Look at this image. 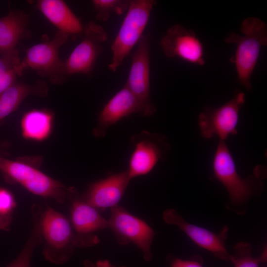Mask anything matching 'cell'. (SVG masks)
Here are the masks:
<instances>
[{"label":"cell","instance_id":"1","mask_svg":"<svg viewBox=\"0 0 267 267\" xmlns=\"http://www.w3.org/2000/svg\"><path fill=\"white\" fill-rule=\"evenodd\" d=\"M213 180L220 182L226 190L229 200L225 207L239 215L246 212L250 200L260 195L264 188L263 179L265 170L258 166L254 174L243 178L238 173L230 151L224 141L220 140L216 148L212 162Z\"/></svg>","mask_w":267,"mask_h":267},{"label":"cell","instance_id":"2","mask_svg":"<svg viewBox=\"0 0 267 267\" xmlns=\"http://www.w3.org/2000/svg\"><path fill=\"white\" fill-rule=\"evenodd\" d=\"M242 35L230 32L224 42L236 45L230 62L235 64L240 84L249 91L252 89L251 75L257 63L261 48L267 44V24L261 19L250 17L241 26Z\"/></svg>","mask_w":267,"mask_h":267},{"label":"cell","instance_id":"3","mask_svg":"<svg viewBox=\"0 0 267 267\" xmlns=\"http://www.w3.org/2000/svg\"><path fill=\"white\" fill-rule=\"evenodd\" d=\"M37 167L30 162L0 157V172L8 183L19 184L34 194L61 204L69 200L76 188L66 187Z\"/></svg>","mask_w":267,"mask_h":267},{"label":"cell","instance_id":"4","mask_svg":"<svg viewBox=\"0 0 267 267\" xmlns=\"http://www.w3.org/2000/svg\"><path fill=\"white\" fill-rule=\"evenodd\" d=\"M40 223L44 243L43 254L45 259L56 265L66 263L74 248L78 247L70 220L46 204L41 213Z\"/></svg>","mask_w":267,"mask_h":267},{"label":"cell","instance_id":"5","mask_svg":"<svg viewBox=\"0 0 267 267\" xmlns=\"http://www.w3.org/2000/svg\"><path fill=\"white\" fill-rule=\"evenodd\" d=\"M156 4L154 0H130L126 15L111 45L112 57L109 68L112 72L117 70L143 36Z\"/></svg>","mask_w":267,"mask_h":267},{"label":"cell","instance_id":"6","mask_svg":"<svg viewBox=\"0 0 267 267\" xmlns=\"http://www.w3.org/2000/svg\"><path fill=\"white\" fill-rule=\"evenodd\" d=\"M69 38L68 35L58 31L52 39L31 46L21 60L23 70L31 69L54 84L64 83L67 78L63 71L64 61L60 58L59 51Z\"/></svg>","mask_w":267,"mask_h":267},{"label":"cell","instance_id":"7","mask_svg":"<svg viewBox=\"0 0 267 267\" xmlns=\"http://www.w3.org/2000/svg\"><path fill=\"white\" fill-rule=\"evenodd\" d=\"M108 222V227L119 244L133 243L141 251L146 261L152 260L151 245L156 233L146 222L118 205L111 208Z\"/></svg>","mask_w":267,"mask_h":267},{"label":"cell","instance_id":"8","mask_svg":"<svg viewBox=\"0 0 267 267\" xmlns=\"http://www.w3.org/2000/svg\"><path fill=\"white\" fill-rule=\"evenodd\" d=\"M150 34L143 35L132 55L131 67L125 85L138 101L141 114L153 115L156 108L150 96Z\"/></svg>","mask_w":267,"mask_h":267},{"label":"cell","instance_id":"9","mask_svg":"<svg viewBox=\"0 0 267 267\" xmlns=\"http://www.w3.org/2000/svg\"><path fill=\"white\" fill-rule=\"evenodd\" d=\"M245 94L238 92L228 101L218 107L206 105L199 114L198 123L201 135L206 139L218 136L224 141L237 134L240 109L245 101Z\"/></svg>","mask_w":267,"mask_h":267},{"label":"cell","instance_id":"10","mask_svg":"<svg viewBox=\"0 0 267 267\" xmlns=\"http://www.w3.org/2000/svg\"><path fill=\"white\" fill-rule=\"evenodd\" d=\"M81 41L64 61L66 78L76 74H89L103 49L108 36L105 29L93 21L84 25Z\"/></svg>","mask_w":267,"mask_h":267},{"label":"cell","instance_id":"11","mask_svg":"<svg viewBox=\"0 0 267 267\" xmlns=\"http://www.w3.org/2000/svg\"><path fill=\"white\" fill-rule=\"evenodd\" d=\"M131 142L133 150L127 170L131 179L149 173L170 149L165 136L145 131L134 135Z\"/></svg>","mask_w":267,"mask_h":267},{"label":"cell","instance_id":"12","mask_svg":"<svg viewBox=\"0 0 267 267\" xmlns=\"http://www.w3.org/2000/svg\"><path fill=\"white\" fill-rule=\"evenodd\" d=\"M70 222L75 234L78 247L94 245L99 242L95 232L108 227V222L98 213V210L88 203L77 189L69 200Z\"/></svg>","mask_w":267,"mask_h":267},{"label":"cell","instance_id":"13","mask_svg":"<svg viewBox=\"0 0 267 267\" xmlns=\"http://www.w3.org/2000/svg\"><path fill=\"white\" fill-rule=\"evenodd\" d=\"M165 222L177 226L193 242L212 253L214 256L224 261L231 263L232 255L226 247L229 227L224 225L219 233L189 223L174 209L165 210L162 214Z\"/></svg>","mask_w":267,"mask_h":267},{"label":"cell","instance_id":"14","mask_svg":"<svg viewBox=\"0 0 267 267\" xmlns=\"http://www.w3.org/2000/svg\"><path fill=\"white\" fill-rule=\"evenodd\" d=\"M165 56L178 57L189 63L202 66L205 64L203 44L195 32L180 24L171 26L160 42Z\"/></svg>","mask_w":267,"mask_h":267},{"label":"cell","instance_id":"15","mask_svg":"<svg viewBox=\"0 0 267 267\" xmlns=\"http://www.w3.org/2000/svg\"><path fill=\"white\" fill-rule=\"evenodd\" d=\"M134 113H141L139 103L125 85L104 105L100 111L93 134L102 137L107 130L120 120Z\"/></svg>","mask_w":267,"mask_h":267},{"label":"cell","instance_id":"16","mask_svg":"<svg viewBox=\"0 0 267 267\" xmlns=\"http://www.w3.org/2000/svg\"><path fill=\"white\" fill-rule=\"evenodd\" d=\"M131 179L127 170L93 182L83 195L95 209L104 210L118 205Z\"/></svg>","mask_w":267,"mask_h":267},{"label":"cell","instance_id":"17","mask_svg":"<svg viewBox=\"0 0 267 267\" xmlns=\"http://www.w3.org/2000/svg\"><path fill=\"white\" fill-rule=\"evenodd\" d=\"M36 7L57 29L69 36L81 37L84 25L62 0H40Z\"/></svg>","mask_w":267,"mask_h":267},{"label":"cell","instance_id":"18","mask_svg":"<svg viewBox=\"0 0 267 267\" xmlns=\"http://www.w3.org/2000/svg\"><path fill=\"white\" fill-rule=\"evenodd\" d=\"M29 15L22 10L10 9L0 17V54L14 52L22 39L29 38Z\"/></svg>","mask_w":267,"mask_h":267},{"label":"cell","instance_id":"19","mask_svg":"<svg viewBox=\"0 0 267 267\" xmlns=\"http://www.w3.org/2000/svg\"><path fill=\"white\" fill-rule=\"evenodd\" d=\"M48 88L46 83L39 80L28 84L17 81L0 94V124L15 111L29 96H47Z\"/></svg>","mask_w":267,"mask_h":267},{"label":"cell","instance_id":"20","mask_svg":"<svg viewBox=\"0 0 267 267\" xmlns=\"http://www.w3.org/2000/svg\"><path fill=\"white\" fill-rule=\"evenodd\" d=\"M54 118L53 113L47 109H33L26 112L20 123L22 136L34 141L45 140L52 133Z\"/></svg>","mask_w":267,"mask_h":267},{"label":"cell","instance_id":"21","mask_svg":"<svg viewBox=\"0 0 267 267\" xmlns=\"http://www.w3.org/2000/svg\"><path fill=\"white\" fill-rule=\"evenodd\" d=\"M42 207L34 204L31 207L32 229L21 252L16 259L6 267H30L34 252L36 248L44 243L41 233L40 219Z\"/></svg>","mask_w":267,"mask_h":267},{"label":"cell","instance_id":"22","mask_svg":"<svg viewBox=\"0 0 267 267\" xmlns=\"http://www.w3.org/2000/svg\"><path fill=\"white\" fill-rule=\"evenodd\" d=\"M234 254L232 255L231 263L234 267H259L261 264L267 261V248H264L259 257H253L252 255V247L247 242H238L233 249Z\"/></svg>","mask_w":267,"mask_h":267},{"label":"cell","instance_id":"23","mask_svg":"<svg viewBox=\"0 0 267 267\" xmlns=\"http://www.w3.org/2000/svg\"><path fill=\"white\" fill-rule=\"evenodd\" d=\"M92 6L97 20L107 21L113 13L121 15L127 11L130 4L128 0H93Z\"/></svg>","mask_w":267,"mask_h":267},{"label":"cell","instance_id":"24","mask_svg":"<svg viewBox=\"0 0 267 267\" xmlns=\"http://www.w3.org/2000/svg\"><path fill=\"white\" fill-rule=\"evenodd\" d=\"M16 206L12 193L6 188L0 187V229L9 230Z\"/></svg>","mask_w":267,"mask_h":267},{"label":"cell","instance_id":"25","mask_svg":"<svg viewBox=\"0 0 267 267\" xmlns=\"http://www.w3.org/2000/svg\"><path fill=\"white\" fill-rule=\"evenodd\" d=\"M14 70H18L22 73L23 71L18 51L0 54V76Z\"/></svg>","mask_w":267,"mask_h":267},{"label":"cell","instance_id":"26","mask_svg":"<svg viewBox=\"0 0 267 267\" xmlns=\"http://www.w3.org/2000/svg\"><path fill=\"white\" fill-rule=\"evenodd\" d=\"M22 72L18 70L9 72L0 76V94L16 82L17 78Z\"/></svg>","mask_w":267,"mask_h":267},{"label":"cell","instance_id":"27","mask_svg":"<svg viewBox=\"0 0 267 267\" xmlns=\"http://www.w3.org/2000/svg\"><path fill=\"white\" fill-rule=\"evenodd\" d=\"M171 267H203L202 260L199 258L183 260L179 258L174 259L171 263Z\"/></svg>","mask_w":267,"mask_h":267},{"label":"cell","instance_id":"28","mask_svg":"<svg viewBox=\"0 0 267 267\" xmlns=\"http://www.w3.org/2000/svg\"><path fill=\"white\" fill-rule=\"evenodd\" d=\"M109 261L107 260L98 261L95 264L86 260L84 262L85 267H107Z\"/></svg>","mask_w":267,"mask_h":267},{"label":"cell","instance_id":"29","mask_svg":"<svg viewBox=\"0 0 267 267\" xmlns=\"http://www.w3.org/2000/svg\"><path fill=\"white\" fill-rule=\"evenodd\" d=\"M8 143L0 141V157H4L7 154V149H8Z\"/></svg>","mask_w":267,"mask_h":267},{"label":"cell","instance_id":"30","mask_svg":"<svg viewBox=\"0 0 267 267\" xmlns=\"http://www.w3.org/2000/svg\"><path fill=\"white\" fill-rule=\"evenodd\" d=\"M107 267H115V266H113V265H112V264L109 262L108 264V266H107Z\"/></svg>","mask_w":267,"mask_h":267}]
</instances>
